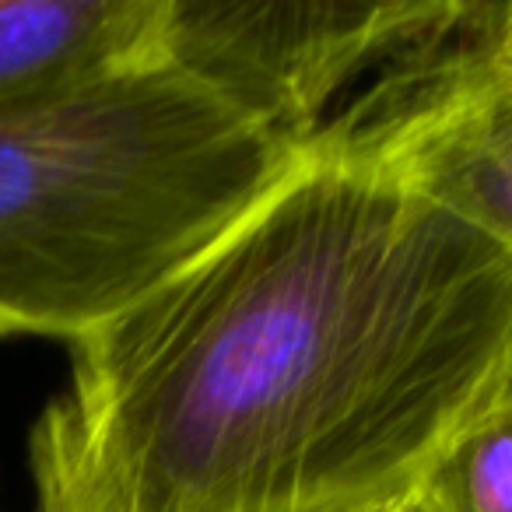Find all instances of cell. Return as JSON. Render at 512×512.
<instances>
[{
	"mask_svg": "<svg viewBox=\"0 0 512 512\" xmlns=\"http://www.w3.org/2000/svg\"><path fill=\"white\" fill-rule=\"evenodd\" d=\"M309 148L365 165L512 249V71L372 78Z\"/></svg>",
	"mask_w": 512,
	"mask_h": 512,
	"instance_id": "4",
	"label": "cell"
},
{
	"mask_svg": "<svg viewBox=\"0 0 512 512\" xmlns=\"http://www.w3.org/2000/svg\"><path fill=\"white\" fill-rule=\"evenodd\" d=\"M36 512H365L512 376V249L327 151L67 344Z\"/></svg>",
	"mask_w": 512,
	"mask_h": 512,
	"instance_id": "1",
	"label": "cell"
},
{
	"mask_svg": "<svg viewBox=\"0 0 512 512\" xmlns=\"http://www.w3.org/2000/svg\"><path fill=\"white\" fill-rule=\"evenodd\" d=\"M365 512H414V502H411V495H400V498H393V502L376 505V509H365Z\"/></svg>",
	"mask_w": 512,
	"mask_h": 512,
	"instance_id": "8",
	"label": "cell"
},
{
	"mask_svg": "<svg viewBox=\"0 0 512 512\" xmlns=\"http://www.w3.org/2000/svg\"><path fill=\"white\" fill-rule=\"evenodd\" d=\"M446 0H169V64L302 151L341 99L439 18Z\"/></svg>",
	"mask_w": 512,
	"mask_h": 512,
	"instance_id": "3",
	"label": "cell"
},
{
	"mask_svg": "<svg viewBox=\"0 0 512 512\" xmlns=\"http://www.w3.org/2000/svg\"><path fill=\"white\" fill-rule=\"evenodd\" d=\"M470 71H512V0H446L439 18L376 78L418 81Z\"/></svg>",
	"mask_w": 512,
	"mask_h": 512,
	"instance_id": "7",
	"label": "cell"
},
{
	"mask_svg": "<svg viewBox=\"0 0 512 512\" xmlns=\"http://www.w3.org/2000/svg\"><path fill=\"white\" fill-rule=\"evenodd\" d=\"M169 0H0V109L169 64Z\"/></svg>",
	"mask_w": 512,
	"mask_h": 512,
	"instance_id": "5",
	"label": "cell"
},
{
	"mask_svg": "<svg viewBox=\"0 0 512 512\" xmlns=\"http://www.w3.org/2000/svg\"><path fill=\"white\" fill-rule=\"evenodd\" d=\"M414 512H512V376L411 491Z\"/></svg>",
	"mask_w": 512,
	"mask_h": 512,
	"instance_id": "6",
	"label": "cell"
},
{
	"mask_svg": "<svg viewBox=\"0 0 512 512\" xmlns=\"http://www.w3.org/2000/svg\"><path fill=\"white\" fill-rule=\"evenodd\" d=\"M306 151L176 64L0 109V341H78L264 204Z\"/></svg>",
	"mask_w": 512,
	"mask_h": 512,
	"instance_id": "2",
	"label": "cell"
}]
</instances>
